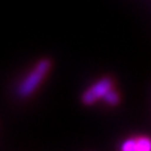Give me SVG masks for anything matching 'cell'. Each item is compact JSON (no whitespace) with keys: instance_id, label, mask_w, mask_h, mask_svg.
I'll return each mask as SVG.
<instances>
[{"instance_id":"cell-1","label":"cell","mask_w":151,"mask_h":151,"mask_svg":"<svg viewBox=\"0 0 151 151\" xmlns=\"http://www.w3.org/2000/svg\"><path fill=\"white\" fill-rule=\"evenodd\" d=\"M50 66H52V64H50L49 60H47V58L40 60L39 63L36 64L33 70L27 76L25 80L20 83V86H19V89H17L19 96L23 97V98L31 96L37 89V86L41 83V81L44 80V77L47 76L48 72H49Z\"/></svg>"},{"instance_id":"cell-2","label":"cell","mask_w":151,"mask_h":151,"mask_svg":"<svg viewBox=\"0 0 151 151\" xmlns=\"http://www.w3.org/2000/svg\"><path fill=\"white\" fill-rule=\"evenodd\" d=\"M111 88H113L111 78L104 77L102 80H99L98 82H96L90 89H88V90L82 94L81 101H82V104H85V105H91L96 101H98V99L104 98L105 94H106L109 90H111Z\"/></svg>"},{"instance_id":"cell-3","label":"cell","mask_w":151,"mask_h":151,"mask_svg":"<svg viewBox=\"0 0 151 151\" xmlns=\"http://www.w3.org/2000/svg\"><path fill=\"white\" fill-rule=\"evenodd\" d=\"M137 151H151V139L147 137L137 138Z\"/></svg>"},{"instance_id":"cell-4","label":"cell","mask_w":151,"mask_h":151,"mask_svg":"<svg viewBox=\"0 0 151 151\" xmlns=\"http://www.w3.org/2000/svg\"><path fill=\"white\" fill-rule=\"evenodd\" d=\"M102 99H104V101L106 102L107 105L115 106V105H117L118 102H119V96H118L117 91H114V90L111 89V90H109L106 94H105V97H104Z\"/></svg>"},{"instance_id":"cell-5","label":"cell","mask_w":151,"mask_h":151,"mask_svg":"<svg viewBox=\"0 0 151 151\" xmlns=\"http://www.w3.org/2000/svg\"><path fill=\"white\" fill-rule=\"evenodd\" d=\"M123 151H137V138H130L126 139L123 145L121 146Z\"/></svg>"}]
</instances>
